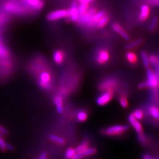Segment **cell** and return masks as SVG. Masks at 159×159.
Masks as SVG:
<instances>
[{
  "label": "cell",
  "instance_id": "6da1fadb",
  "mask_svg": "<svg viewBox=\"0 0 159 159\" xmlns=\"http://www.w3.org/2000/svg\"><path fill=\"white\" fill-rule=\"evenodd\" d=\"M129 127L127 125H117L108 127L104 129L103 133L108 136H117L124 134L129 130Z\"/></svg>",
  "mask_w": 159,
  "mask_h": 159
},
{
  "label": "cell",
  "instance_id": "7a4b0ae2",
  "mask_svg": "<svg viewBox=\"0 0 159 159\" xmlns=\"http://www.w3.org/2000/svg\"><path fill=\"white\" fill-rule=\"evenodd\" d=\"M39 84L40 87L45 90H48L51 87L52 84L51 74L48 71L41 72L39 77Z\"/></svg>",
  "mask_w": 159,
  "mask_h": 159
},
{
  "label": "cell",
  "instance_id": "3957f363",
  "mask_svg": "<svg viewBox=\"0 0 159 159\" xmlns=\"http://www.w3.org/2000/svg\"><path fill=\"white\" fill-rule=\"evenodd\" d=\"M146 75L147 80L145 81L148 85V88L153 90L157 89L159 87V81L155 72H154L151 68H148L147 70Z\"/></svg>",
  "mask_w": 159,
  "mask_h": 159
},
{
  "label": "cell",
  "instance_id": "277c9868",
  "mask_svg": "<svg viewBox=\"0 0 159 159\" xmlns=\"http://www.w3.org/2000/svg\"><path fill=\"white\" fill-rule=\"evenodd\" d=\"M118 80L113 77L107 78L102 81L98 86L99 89L101 91L113 90L118 86Z\"/></svg>",
  "mask_w": 159,
  "mask_h": 159
},
{
  "label": "cell",
  "instance_id": "5b68a950",
  "mask_svg": "<svg viewBox=\"0 0 159 159\" xmlns=\"http://www.w3.org/2000/svg\"><path fill=\"white\" fill-rule=\"evenodd\" d=\"M69 17V11L67 10H58L56 11L50 12L47 16V18L48 21H56L60 19Z\"/></svg>",
  "mask_w": 159,
  "mask_h": 159
},
{
  "label": "cell",
  "instance_id": "8992f818",
  "mask_svg": "<svg viewBox=\"0 0 159 159\" xmlns=\"http://www.w3.org/2000/svg\"><path fill=\"white\" fill-rule=\"evenodd\" d=\"M113 95V90H107L103 93L97 98V104L101 106L107 105L112 100Z\"/></svg>",
  "mask_w": 159,
  "mask_h": 159
},
{
  "label": "cell",
  "instance_id": "52a82bcc",
  "mask_svg": "<svg viewBox=\"0 0 159 159\" xmlns=\"http://www.w3.org/2000/svg\"><path fill=\"white\" fill-rule=\"evenodd\" d=\"M4 9L6 10V11L10 13L16 14H21L25 12V9L23 7L11 2H7L4 5Z\"/></svg>",
  "mask_w": 159,
  "mask_h": 159
},
{
  "label": "cell",
  "instance_id": "ba28073f",
  "mask_svg": "<svg viewBox=\"0 0 159 159\" xmlns=\"http://www.w3.org/2000/svg\"><path fill=\"white\" fill-rule=\"evenodd\" d=\"M96 12L97 10L94 8H91V10H89L85 12L84 14L79 16L77 22L81 25L87 24L90 20L91 19V17H93V16Z\"/></svg>",
  "mask_w": 159,
  "mask_h": 159
},
{
  "label": "cell",
  "instance_id": "9c48e42d",
  "mask_svg": "<svg viewBox=\"0 0 159 159\" xmlns=\"http://www.w3.org/2000/svg\"><path fill=\"white\" fill-rule=\"evenodd\" d=\"M96 61L100 64H104L107 63L110 60V54L108 51L105 49H101L97 52L96 57Z\"/></svg>",
  "mask_w": 159,
  "mask_h": 159
},
{
  "label": "cell",
  "instance_id": "30bf717a",
  "mask_svg": "<svg viewBox=\"0 0 159 159\" xmlns=\"http://www.w3.org/2000/svg\"><path fill=\"white\" fill-rule=\"evenodd\" d=\"M128 120H129L130 125L133 127V129H134V130L136 131L137 134L143 133V125H142L141 123L140 122L139 120L136 119L134 117L133 114H131L129 115V116L128 117Z\"/></svg>",
  "mask_w": 159,
  "mask_h": 159
},
{
  "label": "cell",
  "instance_id": "8fae6325",
  "mask_svg": "<svg viewBox=\"0 0 159 159\" xmlns=\"http://www.w3.org/2000/svg\"><path fill=\"white\" fill-rule=\"evenodd\" d=\"M97 153V149L94 148H89L85 150L76 153L71 159H81L84 157L91 156Z\"/></svg>",
  "mask_w": 159,
  "mask_h": 159
},
{
  "label": "cell",
  "instance_id": "7c38bea8",
  "mask_svg": "<svg viewBox=\"0 0 159 159\" xmlns=\"http://www.w3.org/2000/svg\"><path fill=\"white\" fill-rule=\"evenodd\" d=\"M150 13V8L148 4H144L140 8V12L139 16V20L141 22H144L148 19Z\"/></svg>",
  "mask_w": 159,
  "mask_h": 159
},
{
  "label": "cell",
  "instance_id": "4fadbf2b",
  "mask_svg": "<svg viewBox=\"0 0 159 159\" xmlns=\"http://www.w3.org/2000/svg\"><path fill=\"white\" fill-rule=\"evenodd\" d=\"M105 15H106V12L104 11L97 12L96 13H95L93 16V17H91L89 22L87 24L88 27L91 28V27H93L94 26H95L97 22Z\"/></svg>",
  "mask_w": 159,
  "mask_h": 159
},
{
  "label": "cell",
  "instance_id": "5bb4252c",
  "mask_svg": "<svg viewBox=\"0 0 159 159\" xmlns=\"http://www.w3.org/2000/svg\"><path fill=\"white\" fill-rule=\"evenodd\" d=\"M69 11V17L73 21H77L79 17V14L78 11L77 6L75 2H73L71 4V8L68 10Z\"/></svg>",
  "mask_w": 159,
  "mask_h": 159
},
{
  "label": "cell",
  "instance_id": "9a60e30c",
  "mask_svg": "<svg viewBox=\"0 0 159 159\" xmlns=\"http://www.w3.org/2000/svg\"><path fill=\"white\" fill-rule=\"evenodd\" d=\"M112 28L117 33L119 34L120 35L121 37H123L124 39L126 40H129L130 39V37L129 34L125 32L124 29L122 28L121 25L119 23H115L113 24Z\"/></svg>",
  "mask_w": 159,
  "mask_h": 159
},
{
  "label": "cell",
  "instance_id": "2e32d148",
  "mask_svg": "<svg viewBox=\"0 0 159 159\" xmlns=\"http://www.w3.org/2000/svg\"><path fill=\"white\" fill-rule=\"evenodd\" d=\"M148 114L154 120H159V108L155 105H150L148 107Z\"/></svg>",
  "mask_w": 159,
  "mask_h": 159
},
{
  "label": "cell",
  "instance_id": "e0dca14e",
  "mask_svg": "<svg viewBox=\"0 0 159 159\" xmlns=\"http://www.w3.org/2000/svg\"><path fill=\"white\" fill-rule=\"evenodd\" d=\"M54 102L57 108L58 113H62L63 112V102L62 97L60 95H57L54 98Z\"/></svg>",
  "mask_w": 159,
  "mask_h": 159
},
{
  "label": "cell",
  "instance_id": "ac0fdd59",
  "mask_svg": "<svg viewBox=\"0 0 159 159\" xmlns=\"http://www.w3.org/2000/svg\"><path fill=\"white\" fill-rule=\"evenodd\" d=\"M53 59L54 62L57 64H62L64 59V53L61 50L55 51L53 54Z\"/></svg>",
  "mask_w": 159,
  "mask_h": 159
},
{
  "label": "cell",
  "instance_id": "d6986e66",
  "mask_svg": "<svg viewBox=\"0 0 159 159\" xmlns=\"http://www.w3.org/2000/svg\"><path fill=\"white\" fill-rule=\"evenodd\" d=\"M29 5L36 10H40L43 8L44 3L41 0H26Z\"/></svg>",
  "mask_w": 159,
  "mask_h": 159
},
{
  "label": "cell",
  "instance_id": "ffe728a7",
  "mask_svg": "<svg viewBox=\"0 0 159 159\" xmlns=\"http://www.w3.org/2000/svg\"><path fill=\"white\" fill-rule=\"evenodd\" d=\"M126 58L128 62L131 64H135L137 62V55L132 51H129L126 53L125 55Z\"/></svg>",
  "mask_w": 159,
  "mask_h": 159
},
{
  "label": "cell",
  "instance_id": "44dd1931",
  "mask_svg": "<svg viewBox=\"0 0 159 159\" xmlns=\"http://www.w3.org/2000/svg\"><path fill=\"white\" fill-rule=\"evenodd\" d=\"M109 21V16L108 15H105L97 22L96 24L97 28L102 29L106 25Z\"/></svg>",
  "mask_w": 159,
  "mask_h": 159
},
{
  "label": "cell",
  "instance_id": "7402d4cb",
  "mask_svg": "<svg viewBox=\"0 0 159 159\" xmlns=\"http://www.w3.org/2000/svg\"><path fill=\"white\" fill-rule=\"evenodd\" d=\"M137 140L143 146H147L148 143V137L144 133L137 134Z\"/></svg>",
  "mask_w": 159,
  "mask_h": 159
},
{
  "label": "cell",
  "instance_id": "603a6c76",
  "mask_svg": "<svg viewBox=\"0 0 159 159\" xmlns=\"http://www.w3.org/2000/svg\"><path fill=\"white\" fill-rule=\"evenodd\" d=\"M141 58H142V60L143 64L144 67L146 68H149L150 63L149 61V58H148V53L146 51H142Z\"/></svg>",
  "mask_w": 159,
  "mask_h": 159
},
{
  "label": "cell",
  "instance_id": "cb8c5ba5",
  "mask_svg": "<svg viewBox=\"0 0 159 159\" xmlns=\"http://www.w3.org/2000/svg\"><path fill=\"white\" fill-rule=\"evenodd\" d=\"M89 148V143L87 140H84L81 144H80L79 146H77L75 150L76 151V153L81 152L86 150L87 148Z\"/></svg>",
  "mask_w": 159,
  "mask_h": 159
},
{
  "label": "cell",
  "instance_id": "d4e9b609",
  "mask_svg": "<svg viewBox=\"0 0 159 159\" xmlns=\"http://www.w3.org/2000/svg\"><path fill=\"white\" fill-rule=\"evenodd\" d=\"M143 40L142 39H139L136 40H134L130 43H129L127 46H125L126 49H132L136 48L137 47L140 46L142 43Z\"/></svg>",
  "mask_w": 159,
  "mask_h": 159
},
{
  "label": "cell",
  "instance_id": "484cf974",
  "mask_svg": "<svg viewBox=\"0 0 159 159\" xmlns=\"http://www.w3.org/2000/svg\"><path fill=\"white\" fill-rule=\"evenodd\" d=\"M49 139H50V140H51V141L56 143L60 145H63L65 144V140L63 139V138L56 136V135L51 134L49 136Z\"/></svg>",
  "mask_w": 159,
  "mask_h": 159
},
{
  "label": "cell",
  "instance_id": "4316f807",
  "mask_svg": "<svg viewBox=\"0 0 159 159\" xmlns=\"http://www.w3.org/2000/svg\"><path fill=\"white\" fill-rule=\"evenodd\" d=\"M159 17L157 16H154L153 17L152 21H151V23L150 24V25H149V30L150 31H154L156 28H157V26L158 25V23H159Z\"/></svg>",
  "mask_w": 159,
  "mask_h": 159
},
{
  "label": "cell",
  "instance_id": "83f0119b",
  "mask_svg": "<svg viewBox=\"0 0 159 159\" xmlns=\"http://www.w3.org/2000/svg\"><path fill=\"white\" fill-rule=\"evenodd\" d=\"M78 11L79 16L84 14L85 12L87 11L89 8V4L87 3H80V6L77 7Z\"/></svg>",
  "mask_w": 159,
  "mask_h": 159
},
{
  "label": "cell",
  "instance_id": "f1b7e54d",
  "mask_svg": "<svg viewBox=\"0 0 159 159\" xmlns=\"http://www.w3.org/2000/svg\"><path fill=\"white\" fill-rule=\"evenodd\" d=\"M88 114L85 111H80L77 114V119L80 122H84L87 119Z\"/></svg>",
  "mask_w": 159,
  "mask_h": 159
},
{
  "label": "cell",
  "instance_id": "f546056e",
  "mask_svg": "<svg viewBox=\"0 0 159 159\" xmlns=\"http://www.w3.org/2000/svg\"><path fill=\"white\" fill-rule=\"evenodd\" d=\"M133 115L134 116V117L138 120H142L144 117V113L143 111L141 109H136L135 110L133 113Z\"/></svg>",
  "mask_w": 159,
  "mask_h": 159
},
{
  "label": "cell",
  "instance_id": "4dcf8cb0",
  "mask_svg": "<svg viewBox=\"0 0 159 159\" xmlns=\"http://www.w3.org/2000/svg\"><path fill=\"white\" fill-rule=\"evenodd\" d=\"M76 153V151L75 148H69L67 149L65 153V157L67 159H71Z\"/></svg>",
  "mask_w": 159,
  "mask_h": 159
},
{
  "label": "cell",
  "instance_id": "1f68e13d",
  "mask_svg": "<svg viewBox=\"0 0 159 159\" xmlns=\"http://www.w3.org/2000/svg\"><path fill=\"white\" fill-rule=\"evenodd\" d=\"M150 63L154 66L159 64V58L156 55H150L148 56Z\"/></svg>",
  "mask_w": 159,
  "mask_h": 159
},
{
  "label": "cell",
  "instance_id": "d6a6232c",
  "mask_svg": "<svg viewBox=\"0 0 159 159\" xmlns=\"http://www.w3.org/2000/svg\"><path fill=\"white\" fill-rule=\"evenodd\" d=\"M119 102L121 106L123 108H127L128 107L129 105V102H128V100L126 97L124 95H122L119 98Z\"/></svg>",
  "mask_w": 159,
  "mask_h": 159
},
{
  "label": "cell",
  "instance_id": "836d02e7",
  "mask_svg": "<svg viewBox=\"0 0 159 159\" xmlns=\"http://www.w3.org/2000/svg\"><path fill=\"white\" fill-rule=\"evenodd\" d=\"M7 142L4 139L3 137H0V150L4 152L7 151Z\"/></svg>",
  "mask_w": 159,
  "mask_h": 159
},
{
  "label": "cell",
  "instance_id": "e575fe53",
  "mask_svg": "<svg viewBox=\"0 0 159 159\" xmlns=\"http://www.w3.org/2000/svg\"><path fill=\"white\" fill-rule=\"evenodd\" d=\"M149 5L159 7V0H146Z\"/></svg>",
  "mask_w": 159,
  "mask_h": 159
},
{
  "label": "cell",
  "instance_id": "d590c367",
  "mask_svg": "<svg viewBox=\"0 0 159 159\" xmlns=\"http://www.w3.org/2000/svg\"><path fill=\"white\" fill-rule=\"evenodd\" d=\"M0 133L3 134L4 136H6L8 134V131L4 127L0 125Z\"/></svg>",
  "mask_w": 159,
  "mask_h": 159
},
{
  "label": "cell",
  "instance_id": "8d00e7d4",
  "mask_svg": "<svg viewBox=\"0 0 159 159\" xmlns=\"http://www.w3.org/2000/svg\"><path fill=\"white\" fill-rule=\"evenodd\" d=\"M142 159H155L153 157L148 153L143 154L142 157Z\"/></svg>",
  "mask_w": 159,
  "mask_h": 159
},
{
  "label": "cell",
  "instance_id": "74e56055",
  "mask_svg": "<svg viewBox=\"0 0 159 159\" xmlns=\"http://www.w3.org/2000/svg\"><path fill=\"white\" fill-rule=\"evenodd\" d=\"M138 87L139 89H144L148 88V85H147L146 81H144V82L140 83L138 85Z\"/></svg>",
  "mask_w": 159,
  "mask_h": 159
},
{
  "label": "cell",
  "instance_id": "f35d334b",
  "mask_svg": "<svg viewBox=\"0 0 159 159\" xmlns=\"http://www.w3.org/2000/svg\"><path fill=\"white\" fill-rule=\"evenodd\" d=\"M7 18L4 15H0V25L6 22Z\"/></svg>",
  "mask_w": 159,
  "mask_h": 159
},
{
  "label": "cell",
  "instance_id": "ab89813d",
  "mask_svg": "<svg viewBox=\"0 0 159 159\" xmlns=\"http://www.w3.org/2000/svg\"><path fill=\"white\" fill-rule=\"evenodd\" d=\"M39 159H47V153L46 152H43L40 155Z\"/></svg>",
  "mask_w": 159,
  "mask_h": 159
},
{
  "label": "cell",
  "instance_id": "60d3db41",
  "mask_svg": "<svg viewBox=\"0 0 159 159\" xmlns=\"http://www.w3.org/2000/svg\"><path fill=\"white\" fill-rule=\"evenodd\" d=\"M14 149V146H13L12 144H11L7 143V150H10V151H12V150H13Z\"/></svg>",
  "mask_w": 159,
  "mask_h": 159
},
{
  "label": "cell",
  "instance_id": "b9f144b4",
  "mask_svg": "<svg viewBox=\"0 0 159 159\" xmlns=\"http://www.w3.org/2000/svg\"><path fill=\"white\" fill-rule=\"evenodd\" d=\"M94 1L95 0H79L80 3H87V4H90Z\"/></svg>",
  "mask_w": 159,
  "mask_h": 159
},
{
  "label": "cell",
  "instance_id": "7bdbcfd3",
  "mask_svg": "<svg viewBox=\"0 0 159 159\" xmlns=\"http://www.w3.org/2000/svg\"><path fill=\"white\" fill-rule=\"evenodd\" d=\"M2 46H3V45H2V44H1V42H0V49H1V47H2Z\"/></svg>",
  "mask_w": 159,
  "mask_h": 159
},
{
  "label": "cell",
  "instance_id": "ee69618b",
  "mask_svg": "<svg viewBox=\"0 0 159 159\" xmlns=\"http://www.w3.org/2000/svg\"><path fill=\"white\" fill-rule=\"evenodd\" d=\"M0 137H4V136L3 134H2L1 133H0Z\"/></svg>",
  "mask_w": 159,
  "mask_h": 159
},
{
  "label": "cell",
  "instance_id": "f6af8a7d",
  "mask_svg": "<svg viewBox=\"0 0 159 159\" xmlns=\"http://www.w3.org/2000/svg\"></svg>",
  "mask_w": 159,
  "mask_h": 159
}]
</instances>
